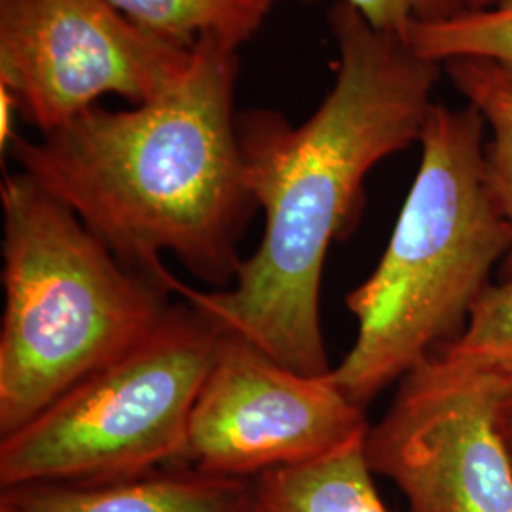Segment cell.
I'll use <instances>...</instances> for the list:
<instances>
[{"label":"cell","mask_w":512,"mask_h":512,"mask_svg":"<svg viewBox=\"0 0 512 512\" xmlns=\"http://www.w3.org/2000/svg\"><path fill=\"white\" fill-rule=\"evenodd\" d=\"M329 23L336 78L310 118L293 126L275 110L238 114L245 181L264 211L255 253L222 291L192 289L175 275L167 281L169 293L220 329L306 376L332 370L319 315L330 245L357 217L366 175L420 143L440 67L344 0L330 10Z\"/></svg>","instance_id":"cell-1"},{"label":"cell","mask_w":512,"mask_h":512,"mask_svg":"<svg viewBox=\"0 0 512 512\" xmlns=\"http://www.w3.org/2000/svg\"><path fill=\"white\" fill-rule=\"evenodd\" d=\"M238 50L203 37L162 97L18 135L19 171L67 205L129 270L167 289L162 256L222 291L236 281L239 241L258 205L245 181L234 109Z\"/></svg>","instance_id":"cell-2"},{"label":"cell","mask_w":512,"mask_h":512,"mask_svg":"<svg viewBox=\"0 0 512 512\" xmlns=\"http://www.w3.org/2000/svg\"><path fill=\"white\" fill-rule=\"evenodd\" d=\"M484 133L473 107H433L393 236L376 270L346 298L357 336L329 380L363 410L458 340L495 264L511 251V228L486 177Z\"/></svg>","instance_id":"cell-3"},{"label":"cell","mask_w":512,"mask_h":512,"mask_svg":"<svg viewBox=\"0 0 512 512\" xmlns=\"http://www.w3.org/2000/svg\"><path fill=\"white\" fill-rule=\"evenodd\" d=\"M2 205L0 437L141 344L173 304L129 270L73 211L25 173H6Z\"/></svg>","instance_id":"cell-4"},{"label":"cell","mask_w":512,"mask_h":512,"mask_svg":"<svg viewBox=\"0 0 512 512\" xmlns=\"http://www.w3.org/2000/svg\"><path fill=\"white\" fill-rule=\"evenodd\" d=\"M222 329L188 302L158 329L0 437V486L101 484L179 465Z\"/></svg>","instance_id":"cell-5"},{"label":"cell","mask_w":512,"mask_h":512,"mask_svg":"<svg viewBox=\"0 0 512 512\" xmlns=\"http://www.w3.org/2000/svg\"><path fill=\"white\" fill-rule=\"evenodd\" d=\"M509 376L435 351L399 380L365 452L410 512H512V465L495 418Z\"/></svg>","instance_id":"cell-6"},{"label":"cell","mask_w":512,"mask_h":512,"mask_svg":"<svg viewBox=\"0 0 512 512\" xmlns=\"http://www.w3.org/2000/svg\"><path fill=\"white\" fill-rule=\"evenodd\" d=\"M192 50L107 0H0V84L38 133L67 124L105 95L131 105L162 97L188 71Z\"/></svg>","instance_id":"cell-7"},{"label":"cell","mask_w":512,"mask_h":512,"mask_svg":"<svg viewBox=\"0 0 512 512\" xmlns=\"http://www.w3.org/2000/svg\"><path fill=\"white\" fill-rule=\"evenodd\" d=\"M368 427L365 410L351 403L329 374H300L243 336L222 330L190 414L179 465L251 480L327 456Z\"/></svg>","instance_id":"cell-8"},{"label":"cell","mask_w":512,"mask_h":512,"mask_svg":"<svg viewBox=\"0 0 512 512\" xmlns=\"http://www.w3.org/2000/svg\"><path fill=\"white\" fill-rule=\"evenodd\" d=\"M12 512H251L249 480L171 465L101 484H27L0 495Z\"/></svg>","instance_id":"cell-9"},{"label":"cell","mask_w":512,"mask_h":512,"mask_svg":"<svg viewBox=\"0 0 512 512\" xmlns=\"http://www.w3.org/2000/svg\"><path fill=\"white\" fill-rule=\"evenodd\" d=\"M365 437L251 478V512H389L366 461Z\"/></svg>","instance_id":"cell-10"},{"label":"cell","mask_w":512,"mask_h":512,"mask_svg":"<svg viewBox=\"0 0 512 512\" xmlns=\"http://www.w3.org/2000/svg\"><path fill=\"white\" fill-rule=\"evenodd\" d=\"M148 31L194 48L203 37L239 50L255 37L279 0H107Z\"/></svg>","instance_id":"cell-11"},{"label":"cell","mask_w":512,"mask_h":512,"mask_svg":"<svg viewBox=\"0 0 512 512\" xmlns=\"http://www.w3.org/2000/svg\"><path fill=\"white\" fill-rule=\"evenodd\" d=\"M446 71L490 131V141H486V177L495 205L507 220L512 236V76L478 59L450 61ZM505 260L507 272L512 275V245Z\"/></svg>","instance_id":"cell-12"},{"label":"cell","mask_w":512,"mask_h":512,"mask_svg":"<svg viewBox=\"0 0 512 512\" xmlns=\"http://www.w3.org/2000/svg\"><path fill=\"white\" fill-rule=\"evenodd\" d=\"M404 42L416 54L446 65L456 59L488 61L512 76V0L414 23Z\"/></svg>","instance_id":"cell-13"},{"label":"cell","mask_w":512,"mask_h":512,"mask_svg":"<svg viewBox=\"0 0 512 512\" xmlns=\"http://www.w3.org/2000/svg\"><path fill=\"white\" fill-rule=\"evenodd\" d=\"M439 351L465 365L512 372V279L490 285L458 340Z\"/></svg>","instance_id":"cell-14"},{"label":"cell","mask_w":512,"mask_h":512,"mask_svg":"<svg viewBox=\"0 0 512 512\" xmlns=\"http://www.w3.org/2000/svg\"><path fill=\"white\" fill-rule=\"evenodd\" d=\"M376 29L403 38L421 21L452 14L448 0H344Z\"/></svg>","instance_id":"cell-15"},{"label":"cell","mask_w":512,"mask_h":512,"mask_svg":"<svg viewBox=\"0 0 512 512\" xmlns=\"http://www.w3.org/2000/svg\"><path fill=\"white\" fill-rule=\"evenodd\" d=\"M19 112V103L16 95L6 86L0 84V150L6 154L12 143L16 141V116Z\"/></svg>","instance_id":"cell-16"},{"label":"cell","mask_w":512,"mask_h":512,"mask_svg":"<svg viewBox=\"0 0 512 512\" xmlns=\"http://www.w3.org/2000/svg\"><path fill=\"white\" fill-rule=\"evenodd\" d=\"M495 418H497L499 435H501L503 446L507 450V456H509V461H511L512 465V372L511 376H509V382H507L503 393H501Z\"/></svg>","instance_id":"cell-17"},{"label":"cell","mask_w":512,"mask_h":512,"mask_svg":"<svg viewBox=\"0 0 512 512\" xmlns=\"http://www.w3.org/2000/svg\"><path fill=\"white\" fill-rule=\"evenodd\" d=\"M452 6V12L456 10H475V8H484L492 4L494 0H448Z\"/></svg>","instance_id":"cell-18"},{"label":"cell","mask_w":512,"mask_h":512,"mask_svg":"<svg viewBox=\"0 0 512 512\" xmlns=\"http://www.w3.org/2000/svg\"><path fill=\"white\" fill-rule=\"evenodd\" d=\"M0 512H12V511H10V509H8V507H6V505H4V503H0Z\"/></svg>","instance_id":"cell-19"},{"label":"cell","mask_w":512,"mask_h":512,"mask_svg":"<svg viewBox=\"0 0 512 512\" xmlns=\"http://www.w3.org/2000/svg\"><path fill=\"white\" fill-rule=\"evenodd\" d=\"M310 2H315V0H310Z\"/></svg>","instance_id":"cell-20"}]
</instances>
